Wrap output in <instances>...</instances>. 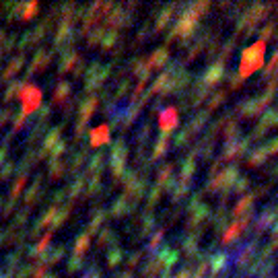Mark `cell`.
I'll return each instance as SVG.
<instances>
[{"instance_id": "8992f818", "label": "cell", "mask_w": 278, "mask_h": 278, "mask_svg": "<svg viewBox=\"0 0 278 278\" xmlns=\"http://www.w3.org/2000/svg\"><path fill=\"white\" fill-rule=\"evenodd\" d=\"M225 78V66H223V62H214V64L202 74V78H200V87H204V89H212L214 85H219L221 81Z\"/></svg>"}, {"instance_id": "4dcf8cb0", "label": "cell", "mask_w": 278, "mask_h": 278, "mask_svg": "<svg viewBox=\"0 0 278 278\" xmlns=\"http://www.w3.org/2000/svg\"><path fill=\"white\" fill-rule=\"evenodd\" d=\"M264 150H266L268 157H272V154H278V136H276V138H272V140L264 146Z\"/></svg>"}, {"instance_id": "5b68a950", "label": "cell", "mask_w": 278, "mask_h": 278, "mask_svg": "<svg viewBox=\"0 0 278 278\" xmlns=\"http://www.w3.org/2000/svg\"><path fill=\"white\" fill-rule=\"evenodd\" d=\"M276 221H278V204H270V206H266V208L260 212L258 221H256V225H254L256 235H262L264 231H268L270 227H274Z\"/></svg>"}, {"instance_id": "6da1fadb", "label": "cell", "mask_w": 278, "mask_h": 278, "mask_svg": "<svg viewBox=\"0 0 278 278\" xmlns=\"http://www.w3.org/2000/svg\"><path fill=\"white\" fill-rule=\"evenodd\" d=\"M264 54H266V44L264 42H256L254 46H250L247 50H243L241 54V64H239V76L245 78L254 74L260 66H264Z\"/></svg>"}, {"instance_id": "836d02e7", "label": "cell", "mask_w": 278, "mask_h": 278, "mask_svg": "<svg viewBox=\"0 0 278 278\" xmlns=\"http://www.w3.org/2000/svg\"><path fill=\"white\" fill-rule=\"evenodd\" d=\"M173 278H192V266L183 268V270H181V272H177V276H173Z\"/></svg>"}, {"instance_id": "277c9868", "label": "cell", "mask_w": 278, "mask_h": 278, "mask_svg": "<svg viewBox=\"0 0 278 278\" xmlns=\"http://www.w3.org/2000/svg\"><path fill=\"white\" fill-rule=\"evenodd\" d=\"M272 93H264L262 97H256V99H252V101H245V103H241V105H237V113H243V117H254V115H258L262 109H266L268 105H270V101H272Z\"/></svg>"}, {"instance_id": "7a4b0ae2", "label": "cell", "mask_w": 278, "mask_h": 278, "mask_svg": "<svg viewBox=\"0 0 278 278\" xmlns=\"http://www.w3.org/2000/svg\"><path fill=\"white\" fill-rule=\"evenodd\" d=\"M196 25H198V17L188 9L181 17H179V21H177V25L173 27V31L169 33V42H173V39H183V37H190L192 33H194V29H196Z\"/></svg>"}, {"instance_id": "4316f807", "label": "cell", "mask_w": 278, "mask_h": 278, "mask_svg": "<svg viewBox=\"0 0 278 278\" xmlns=\"http://www.w3.org/2000/svg\"><path fill=\"white\" fill-rule=\"evenodd\" d=\"M225 97H227V91H219V93H216V95L212 97V101L208 103V107H206V111L210 113V111H214L216 107H219L223 101H225Z\"/></svg>"}, {"instance_id": "44dd1931", "label": "cell", "mask_w": 278, "mask_h": 278, "mask_svg": "<svg viewBox=\"0 0 278 278\" xmlns=\"http://www.w3.org/2000/svg\"><path fill=\"white\" fill-rule=\"evenodd\" d=\"M237 132H239V124L235 120H229L225 124V130H223V136L227 138V142H233L237 140Z\"/></svg>"}, {"instance_id": "e0dca14e", "label": "cell", "mask_w": 278, "mask_h": 278, "mask_svg": "<svg viewBox=\"0 0 278 278\" xmlns=\"http://www.w3.org/2000/svg\"><path fill=\"white\" fill-rule=\"evenodd\" d=\"M198 239H200V233H190L188 237H185L181 241V247H183V254L188 256V258H194L198 254Z\"/></svg>"}, {"instance_id": "9c48e42d", "label": "cell", "mask_w": 278, "mask_h": 278, "mask_svg": "<svg viewBox=\"0 0 278 278\" xmlns=\"http://www.w3.org/2000/svg\"><path fill=\"white\" fill-rule=\"evenodd\" d=\"M190 212L192 214H190V221H188V231H192V227L194 229L204 227V223L210 219V206L208 204H200V206H196Z\"/></svg>"}, {"instance_id": "d4e9b609", "label": "cell", "mask_w": 278, "mask_h": 278, "mask_svg": "<svg viewBox=\"0 0 278 278\" xmlns=\"http://www.w3.org/2000/svg\"><path fill=\"white\" fill-rule=\"evenodd\" d=\"M247 188H250V177H239V179L233 183L231 194H243Z\"/></svg>"}, {"instance_id": "603a6c76", "label": "cell", "mask_w": 278, "mask_h": 278, "mask_svg": "<svg viewBox=\"0 0 278 278\" xmlns=\"http://www.w3.org/2000/svg\"><path fill=\"white\" fill-rule=\"evenodd\" d=\"M171 171H173V167H171V163H167L161 171H159V177H157V181H159V185H157V188H161V185H163V188H167V183L171 181Z\"/></svg>"}, {"instance_id": "f546056e", "label": "cell", "mask_w": 278, "mask_h": 278, "mask_svg": "<svg viewBox=\"0 0 278 278\" xmlns=\"http://www.w3.org/2000/svg\"><path fill=\"white\" fill-rule=\"evenodd\" d=\"M163 231H157V233H154V237L150 239V243H148V252H154V250H157V247H159V243L163 241Z\"/></svg>"}, {"instance_id": "ac0fdd59", "label": "cell", "mask_w": 278, "mask_h": 278, "mask_svg": "<svg viewBox=\"0 0 278 278\" xmlns=\"http://www.w3.org/2000/svg\"><path fill=\"white\" fill-rule=\"evenodd\" d=\"M254 194H245L237 204H235V208H233V216H241V214H245L247 210H252V204H254Z\"/></svg>"}, {"instance_id": "7402d4cb", "label": "cell", "mask_w": 278, "mask_h": 278, "mask_svg": "<svg viewBox=\"0 0 278 278\" xmlns=\"http://www.w3.org/2000/svg\"><path fill=\"white\" fill-rule=\"evenodd\" d=\"M208 93H210L208 89H204V87H200V85H198V87H196V91L192 93V97H190V103H192V105H200V103L208 97Z\"/></svg>"}, {"instance_id": "1f68e13d", "label": "cell", "mask_w": 278, "mask_h": 278, "mask_svg": "<svg viewBox=\"0 0 278 278\" xmlns=\"http://www.w3.org/2000/svg\"><path fill=\"white\" fill-rule=\"evenodd\" d=\"M159 196H161V188H154V190L150 192V198H148V206H150V208L159 202Z\"/></svg>"}, {"instance_id": "f1b7e54d", "label": "cell", "mask_w": 278, "mask_h": 278, "mask_svg": "<svg viewBox=\"0 0 278 278\" xmlns=\"http://www.w3.org/2000/svg\"><path fill=\"white\" fill-rule=\"evenodd\" d=\"M272 74H278V52L272 56L270 64L266 66V76H272Z\"/></svg>"}, {"instance_id": "d6a6232c", "label": "cell", "mask_w": 278, "mask_h": 278, "mask_svg": "<svg viewBox=\"0 0 278 278\" xmlns=\"http://www.w3.org/2000/svg\"><path fill=\"white\" fill-rule=\"evenodd\" d=\"M272 29H274V25H266V27L262 29V39H260V42H264V44L268 42V37L272 35Z\"/></svg>"}, {"instance_id": "cb8c5ba5", "label": "cell", "mask_w": 278, "mask_h": 278, "mask_svg": "<svg viewBox=\"0 0 278 278\" xmlns=\"http://www.w3.org/2000/svg\"><path fill=\"white\" fill-rule=\"evenodd\" d=\"M109 140V134H107V126H101L93 132V144H101V142H107Z\"/></svg>"}, {"instance_id": "3957f363", "label": "cell", "mask_w": 278, "mask_h": 278, "mask_svg": "<svg viewBox=\"0 0 278 278\" xmlns=\"http://www.w3.org/2000/svg\"><path fill=\"white\" fill-rule=\"evenodd\" d=\"M268 11H270L268 5H260V3L254 5L250 11H247V13L241 17V21H239V25H237V33H241V29H243V31H254V27L268 17Z\"/></svg>"}, {"instance_id": "484cf974", "label": "cell", "mask_w": 278, "mask_h": 278, "mask_svg": "<svg viewBox=\"0 0 278 278\" xmlns=\"http://www.w3.org/2000/svg\"><path fill=\"white\" fill-rule=\"evenodd\" d=\"M173 11H175V5L167 7V9L161 13V17H159V21H157V29H159V31L167 27V23H169V19H171V13H173Z\"/></svg>"}, {"instance_id": "2e32d148", "label": "cell", "mask_w": 278, "mask_h": 278, "mask_svg": "<svg viewBox=\"0 0 278 278\" xmlns=\"http://www.w3.org/2000/svg\"><path fill=\"white\" fill-rule=\"evenodd\" d=\"M167 58H169V50L167 48H161V50H157L150 58H148V70H154V68H161V66H165V62H167Z\"/></svg>"}, {"instance_id": "52a82bcc", "label": "cell", "mask_w": 278, "mask_h": 278, "mask_svg": "<svg viewBox=\"0 0 278 278\" xmlns=\"http://www.w3.org/2000/svg\"><path fill=\"white\" fill-rule=\"evenodd\" d=\"M247 146H250V138L227 142V146H225V150H223V154H221L219 163H223V161H233V159H241L243 154H245V150H247Z\"/></svg>"}, {"instance_id": "30bf717a", "label": "cell", "mask_w": 278, "mask_h": 278, "mask_svg": "<svg viewBox=\"0 0 278 278\" xmlns=\"http://www.w3.org/2000/svg\"><path fill=\"white\" fill-rule=\"evenodd\" d=\"M177 124H179V115H177V107H167L161 117H159V126L163 130V134H171L173 128H177Z\"/></svg>"}, {"instance_id": "9a60e30c", "label": "cell", "mask_w": 278, "mask_h": 278, "mask_svg": "<svg viewBox=\"0 0 278 278\" xmlns=\"http://www.w3.org/2000/svg\"><path fill=\"white\" fill-rule=\"evenodd\" d=\"M208 266H210V270H212V274H214V276H216V274H221V272H225V270H227V266H229V254L221 252V254L212 256Z\"/></svg>"}, {"instance_id": "8fae6325", "label": "cell", "mask_w": 278, "mask_h": 278, "mask_svg": "<svg viewBox=\"0 0 278 278\" xmlns=\"http://www.w3.org/2000/svg\"><path fill=\"white\" fill-rule=\"evenodd\" d=\"M196 157H198V150L194 148V150L188 154V157L183 159L181 169H179V181L190 183V179H192V175H194V171H196Z\"/></svg>"}, {"instance_id": "5bb4252c", "label": "cell", "mask_w": 278, "mask_h": 278, "mask_svg": "<svg viewBox=\"0 0 278 278\" xmlns=\"http://www.w3.org/2000/svg\"><path fill=\"white\" fill-rule=\"evenodd\" d=\"M177 258H179L177 250H173V247H163L157 260H159V264L165 266V270H171V268L177 264Z\"/></svg>"}, {"instance_id": "ffe728a7", "label": "cell", "mask_w": 278, "mask_h": 278, "mask_svg": "<svg viewBox=\"0 0 278 278\" xmlns=\"http://www.w3.org/2000/svg\"><path fill=\"white\" fill-rule=\"evenodd\" d=\"M241 233H243V227L239 225V221H237V223H233L231 227H227V229H225V235H223V245H229V243H231V241H235Z\"/></svg>"}, {"instance_id": "4fadbf2b", "label": "cell", "mask_w": 278, "mask_h": 278, "mask_svg": "<svg viewBox=\"0 0 278 278\" xmlns=\"http://www.w3.org/2000/svg\"><path fill=\"white\" fill-rule=\"evenodd\" d=\"M208 115H210V113H208L206 109H204V111H200L198 115H194V120H190V124H188V126H185V130H183V132H185V134H188V136L192 138L196 132H200V130L206 126Z\"/></svg>"}, {"instance_id": "e575fe53", "label": "cell", "mask_w": 278, "mask_h": 278, "mask_svg": "<svg viewBox=\"0 0 278 278\" xmlns=\"http://www.w3.org/2000/svg\"><path fill=\"white\" fill-rule=\"evenodd\" d=\"M241 83H243V78L239 74H231V89H239Z\"/></svg>"}, {"instance_id": "7c38bea8", "label": "cell", "mask_w": 278, "mask_h": 278, "mask_svg": "<svg viewBox=\"0 0 278 278\" xmlns=\"http://www.w3.org/2000/svg\"><path fill=\"white\" fill-rule=\"evenodd\" d=\"M254 254H256V243H254V241H252V243H245V245H241V247H239V252H237V260H235L237 268H241V270H243L247 264H252Z\"/></svg>"}, {"instance_id": "83f0119b", "label": "cell", "mask_w": 278, "mask_h": 278, "mask_svg": "<svg viewBox=\"0 0 278 278\" xmlns=\"http://www.w3.org/2000/svg\"><path fill=\"white\" fill-rule=\"evenodd\" d=\"M167 134H163L161 138H159V142H157V148H154V154H152V159H159L161 154H165V150H167Z\"/></svg>"}, {"instance_id": "ba28073f", "label": "cell", "mask_w": 278, "mask_h": 278, "mask_svg": "<svg viewBox=\"0 0 278 278\" xmlns=\"http://www.w3.org/2000/svg\"><path fill=\"white\" fill-rule=\"evenodd\" d=\"M276 126H278V109H270V111H266V113L262 115V122L254 128L250 140H254V138H262L270 128H276Z\"/></svg>"}, {"instance_id": "d590c367", "label": "cell", "mask_w": 278, "mask_h": 278, "mask_svg": "<svg viewBox=\"0 0 278 278\" xmlns=\"http://www.w3.org/2000/svg\"><path fill=\"white\" fill-rule=\"evenodd\" d=\"M194 278H200V276H196V274H194Z\"/></svg>"}, {"instance_id": "d6986e66", "label": "cell", "mask_w": 278, "mask_h": 278, "mask_svg": "<svg viewBox=\"0 0 278 278\" xmlns=\"http://www.w3.org/2000/svg\"><path fill=\"white\" fill-rule=\"evenodd\" d=\"M266 159H268V154H266L264 146H260V148H256V150L250 154V159H247V167H260V165L266 163Z\"/></svg>"}]
</instances>
